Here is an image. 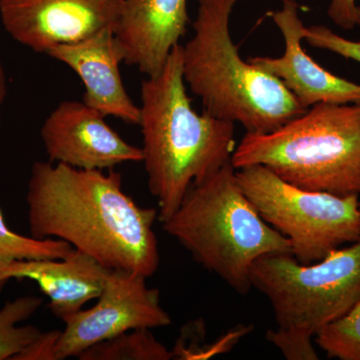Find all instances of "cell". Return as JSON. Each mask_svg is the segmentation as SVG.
<instances>
[{
    "label": "cell",
    "mask_w": 360,
    "mask_h": 360,
    "mask_svg": "<svg viewBox=\"0 0 360 360\" xmlns=\"http://www.w3.org/2000/svg\"><path fill=\"white\" fill-rule=\"evenodd\" d=\"M124 0H0V20L18 44L39 53L115 30Z\"/></svg>",
    "instance_id": "9c48e42d"
},
{
    "label": "cell",
    "mask_w": 360,
    "mask_h": 360,
    "mask_svg": "<svg viewBox=\"0 0 360 360\" xmlns=\"http://www.w3.org/2000/svg\"><path fill=\"white\" fill-rule=\"evenodd\" d=\"M49 160L85 170L141 162L142 151L111 129L105 116L84 101H63L40 129Z\"/></svg>",
    "instance_id": "30bf717a"
},
{
    "label": "cell",
    "mask_w": 360,
    "mask_h": 360,
    "mask_svg": "<svg viewBox=\"0 0 360 360\" xmlns=\"http://www.w3.org/2000/svg\"><path fill=\"white\" fill-rule=\"evenodd\" d=\"M314 342L330 359L360 360V302L345 316L322 328Z\"/></svg>",
    "instance_id": "ac0fdd59"
},
{
    "label": "cell",
    "mask_w": 360,
    "mask_h": 360,
    "mask_svg": "<svg viewBox=\"0 0 360 360\" xmlns=\"http://www.w3.org/2000/svg\"><path fill=\"white\" fill-rule=\"evenodd\" d=\"M42 303L44 300L39 296H22L0 309V360H13L41 335L35 326L18 324L32 317Z\"/></svg>",
    "instance_id": "2e32d148"
},
{
    "label": "cell",
    "mask_w": 360,
    "mask_h": 360,
    "mask_svg": "<svg viewBox=\"0 0 360 360\" xmlns=\"http://www.w3.org/2000/svg\"><path fill=\"white\" fill-rule=\"evenodd\" d=\"M60 335L61 330L58 329L41 333L13 360H56V345Z\"/></svg>",
    "instance_id": "ffe728a7"
},
{
    "label": "cell",
    "mask_w": 360,
    "mask_h": 360,
    "mask_svg": "<svg viewBox=\"0 0 360 360\" xmlns=\"http://www.w3.org/2000/svg\"><path fill=\"white\" fill-rule=\"evenodd\" d=\"M246 198L270 226L290 241L303 264L360 238L359 196H340L293 186L262 165L236 169Z\"/></svg>",
    "instance_id": "52a82bcc"
},
{
    "label": "cell",
    "mask_w": 360,
    "mask_h": 360,
    "mask_svg": "<svg viewBox=\"0 0 360 360\" xmlns=\"http://www.w3.org/2000/svg\"><path fill=\"white\" fill-rule=\"evenodd\" d=\"M304 39L310 46L335 52L342 58L352 59L360 63V41H352L341 37L326 26L305 27Z\"/></svg>",
    "instance_id": "d6986e66"
},
{
    "label": "cell",
    "mask_w": 360,
    "mask_h": 360,
    "mask_svg": "<svg viewBox=\"0 0 360 360\" xmlns=\"http://www.w3.org/2000/svg\"><path fill=\"white\" fill-rule=\"evenodd\" d=\"M110 271L94 258L75 250L65 258L11 262L0 269V288L11 279L34 281L49 298L52 314L63 321L98 297Z\"/></svg>",
    "instance_id": "5bb4252c"
},
{
    "label": "cell",
    "mask_w": 360,
    "mask_h": 360,
    "mask_svg": "<svg viewBox=\"0 0 360 360\" xmlns=\"http://www.w3.org/2000/svg\"><path fill=\"white\" fill-rule=\"evenodd\" d=\"M30 236L60 239L108 269L146 278L158 271L160 253L155 208L142 207L125 193L115 169L85 170L37 161L28 179Z\"/></svg>",
    "instance_id": "6da1fadb"
},
{
    "label": "cell",
    "mask_w": 360,
    "mask_h": 360,
    "mask_svg": "<svg viewBox=\"0 0 360 360\" xmlns=\"http://www.w3.org/2000/svg\"><path fill=\"white\" fill-rule=\"evenodd\" d=\"M285 41L281 58L255 56L248 63L281 80L305 110L319 103H360V85L324 70L302 45L305 26L295 0H284L281 11L270 13Z\"/></svg>",
    "instance_id": "8fae6325"
},
{
    "label": "cell",
    "mask_w": 360,
    "mask_h": 360,
    "mask_svg": "<svg viewBox=\"0 0 360 360\" xmlns=\"http://www.w3.org/2000/svg\"><path fill=\"white\" fill-rule=\"evenodd\" d=\"M7 91H8V82H7L4 63H2L1 59H0V108L4 105V101H6Z\"/></svg>",
    "instance_id": "7402d4cb"
},
{
    "label": "cell",
    "mask_w": 360,
    "mask_h": 360,
    "mask_svg": "<svg viewBox=\"0 0 360 360\" xmlns=\"http://www.w3.org/2000/svg\"><path fill=\"white\" fill-rule=\"evenodd\" d=\"M161 224L198 264L239 295L252 288L251 269L259 258L292 255L290 241L246 198L231 162L193 184L176 212Z\"/></svg>",
    "instance_id": "277c9868"
},
{
    "label": "cell",
    "mask_w": 360,
    "mask_h": 360,
    "mask_svg": "<svg viewBox=\"0 0 360 360\" xmlns=\"http://www.w3.org/2000/svg\"><path fill=\"white\" fill-rule=\"evenodd\" d=\"M47 56L77 73L84 84L85 104L105 117L139 124L141 108L123 84L120 66L123 56L115 30H104L80 41L58 45Z\"/></svg>",
    "instance_id": "4fadbf2b"
},
{
    "label": "cell",
    "mask_w": 360,
    "mask_h": 360,
    "mask_svg": "<svg viewBox=\"0 0 360 360\" xmlns=\"http://www.w3.org/2000/svg\"><path fill=\"white\" fill-rule=\"evenodd\" d=\"M146 279L135 272L110 269L96 304L63 319L56 360L78 357L132 329L169 326L172 317L161 304L160 291L148 288Z\"/></svg>",
    "instance_id": "ba28073f"
},
{
    "label": "cell",
    "mask_w": 360,
    "mask_h": 360,
    "mask_svg": "<svg viewBox=\"0 0 360 360\" xmlns=\"http://www.w3.org/2000/svg\"><path fill=\"white\" fill-rule=\"evenodd\" d=\"M328 15L342 30L360 26V6L355 4V0H331Z\"/></svg>",
    "instance_id": "44dd1931"
},
{
    "label": "cell",
    "mask_w": 360,
    "mask_h": 360,
    "mask_svg": "<svg viewBox=\"0 0 360 360\" xmlns=\"http://www.w3.org/2000/svg\"><path fill=\"white\" fill-rule=\"evenodd\" d=\"M238 1L198 0L193 37L181 45L184 79L208 115L269 134L307 110L281 80L241 58L229 32Z\"/></svg>",
    "instance_id": "3957f363"
},
{
    "label": "cell",
    "mask_w": 360,
    "mask_h": 360,
    "mask_svg": "<svg viewBox=\"0 0 360 360\" xmlns=\"http://www.w3.org/2000/svg\"><path fill=\"white\" fill-rule=\"evenodd\" d=\"M151 329H132L97 343L77 357L80 360H170L174 352L160 342Z\"/></svg>",
    "instance_id": "9a60e30c"
},
{
    "label": "cell",
    "mask_w": 360,
    "mask_h": 360,
    "mask_svg": "<svg viewBox=\"0 0 360 360\" xmlns=\"http://www.w3.org/2000/svg\"><path fill=\"white\" fill-rule=\"evenodd\" d=\"M188 21L187 0H124L115 30L123 63L146 77L160 75Z\"/></svg>",
    "instance_id": "7c38bea8"
},
{
    "label": "cell",
    "mask_w": 360,
    "mask_h": 360,
    "mask_svg": "<svg viewBox=\"0 0 360 360\" xmlns=\"http://www.w3.org/2000/svg\"><path fill=\"white\" fill-rule=\"evenodd\" d=\"M236 169L262 165L293 186L360 195V103H319L269 134H245Z\"/></svg>",
    "instance_id": "8992f818"
},
{
    "label": "cell",
    "mask_w": 360,
    "mask_h": 360,
    "mask_svg": "<svg viewBox=\"0 0 360 360\" xmlns=\"http://www.w3.org/2000/svg\"><path fill=\"white\" fill-rule=\"evenodd\" d=\"M75 248L60 239H39L11 231L0 208V269L18 260L65 258Z\"/></svg>",
    "instance_id": "e0dca14e"
},
{
    "label": "cell",
    "mask_w": 360,
    "mask_h": 360,
    "mask_svg": "<svg viewBox=\"0 0 360 360\" xmlns=\"http://www.w3.org/2000/svg\"><path fill=\"white\" fill-rule=\"evenodd\" d=\"M250 277L276 317V328L267 331V341L286 359H319L315 336L360 302V238L310 264L291 253L265 255Z\"/></svg>",
    "instance_id": "5b68a950"
},
{
    "label": "cell",
    "mask_w": 360,
    "mask_h": 360,
    "mask_svg": "<svg viewBox=\"0 0 360 360\" xmlns=\"http://www.w3.org/2000/svg\"><path fill=\"white\" fill-rule=\"evenodd\" d=\"M139 108L141 162L163 222L193 184L231 162L238 146L234 123L194 110L184 79L181 44L160 75L142 82Z\"/></svg>",
    "instance_id": "7a4b0ae2"
}]
</instances>
